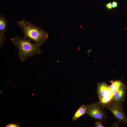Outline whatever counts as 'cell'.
<instances>
[{
	"label": "cell",
	"instance_id": "obj_7",
	"mask_svg": "<svg viewBox=\"0 0 127 127\" xmlns=\"http://www.w3.org/2000/svg\"><path fill=\"white\" fill-rule=\"evenodd\" d=\"M8 28V22L6 18L0 13V33L5 34Z\"/></svg>",
	"mask_w": 127,
	"mask_h": 127
},
{
	"label": "cell",
	"instance_id": "obj_10",
	"mask_svg": "<svg viewBox=\"0 0 127 127\" xmlns=\"http://www.w3.org/2000/svg\"><path fill=\"white\" fill-rule=\"evenodd\" d=\"M6 40V37L5 34L0 33V47L3 45Z\"/></svg>",
	"mask_w": 127,
	"mask_h": 127
},
{
	"label": "cell",
	"instance_id": "obj_9",
	"mask_svg": "<svg viewBox=\"0 0 127 127\" xmlns=\"http://www.w3.org/2000/svg\"><path fill=\"white\" fill-rule=\"evenodd\" d=\"M111 84L110 87L111 90L114 92L119 89L124 84L121 81L119 80H115L111 81Z\"/></svg>",
	"mask_w": 127,
	"mask_h": 127
},
{
	"label": "cell",
	"instance_id": "obj_4",
	"mask_svg": "<svg viewBox=\"0 0 127 127\" xmlns=\"http://www.w3.org/2000/svg\"><path fill=\"white\" fill-rule=\"evenodd\" d=\"M109 110L113 114L119 122L127 124V117L124 111L122 104L112 103L104 107Z\"/></svg>",
	"mask_w": 127,
	"mask_h": 127
},
{
	"label": "cell",
	"instance_id": "obj_14",
	"mask_svg": "<svg viewBox=\"0 0 127 127\" xmlns=\"http://www.w3.org/2000/svg\"><path fill=\"white\" fill-rule=\"evenodd\" d=\"M111 3L112 8H115L118 7V4L116 2L113 1Z\"/></svg>",
	"mask_w": 127,
	"mask_h": 127
},
{
	"label": "cell",
	"instance_id": "obj_11",
	"mask_svg": "<svg viewBox=\"0 0 127 127\" xmlns=\"http://www.w3.org/2000/svg\"><path fill=\"white\" fill-rule=\"evenodd\" d=\"M20 125L19 123L17 124H14L13 123H11L10 124H7L5 127H20Z\"/></svg>",
	"mask_w": 127,
	"mask_h": 127
},
{
	"label": "cell",
	"instance_id": "obj_12",
	"mask_svg": "<svg viewBox=\"0 0 127 127\" xmlns=\"http://www.w3.org/2000/svg\"><path fill=\"white\" fill-rule=\"evenodd\" d=\"M94 127H104L102 124V122L97 120L95 121Z\"/></svg>",
	"mask_w": 127,
	"mask_h": 127
},
{
	"label": "cell",
	"instance_id": "obj_13",
	"mask_svg": "<svg viewBox=\"0 0 127 127\" xmlns=\"http://www.w3.org/2000/svg\"><path fill=\"white\" fill-rule=\"evenodd\" d=\"M105 8L111 10L112 8L111 3L109 2L107 3L105 6Z\"/></svg>",
	"mask_w": 127,
	"mask_h": 127
},
{
	"label": "cell",
	"instance_id": "obj_3",
	"mask_svg": "<svg viewBox=\"0 0 127 127\" xmlns=\"http://www.w3.org/2000/svg\"><path fill=\"white\" fill-rule=\"evenodd\" d=\"M86 114L92 118L102 122H105L107 119L105 108L99 102L87 105Z\"/></svg>",
	"mask_w": 127,
	"mask_h": 127
},
{
	"label": "cell",
	"instance_id": "obj_2",
	"mask_svg": "<svg viewBox=\"0 0 127 127\" xmlns=\"http://www.w3.org/2000/svg\"><path fill=\"white\" fill-rule=\"evenodd\" d=\"M11 41L14 46L17 48V56L22 62L34 56L39 55L42 52L39 47L28 39L21 38L16 35L11 38Z\"/></svg>",
	"mask_w": 127,
	"mask_h": 127
},
{
	"label": "cell",
	"instance_id": "obj_1",
	"mask_svg": "<svg viewBox=\"0 0 127 127\" xmlns=\"http://www.w3.org/2000/svg\"><path fill=\"white\" fill-rule=\"evenodd\" d=\"M24 33L23 38L31 41L38 47H40L48 37L47 32L40 27L29 21L23 20L16 22Z\"/></svg>",
	"mask_w": 127,
	"mask_h": 127
},
{
	"label": "cell",
	"instance_id": "obj_5",
	"mask_svg": "<svg viewBox=\"0 0 127 127\" xmlns=\"http://www.w3.org/2000/svg\"><path fill=\"white\" fill-rule=\"evenodd\" d=\"M126 86L124 84L119 89L113 92L112 103L122 104L126 99Z\"/></svg>",
	"mask_w": 127,
	"mask_h": 127
},
{
	"label": "cell",
	"instance_id": "obj_8",
	"mask_svg": "<svg viewBox=\"0 0 127 127\" xmlns=\"http://www.w3.org/2000/svg\"><path fill=\"white\" fill-rule=\"evenodd\" d=\"M87 108L86 106L84 104L82 105L79 108L75 113L72 118V120L73 121L77 120L79 117L86 114Z\"/></svg>",
	"mask_w": 127,
	"mask_h": 127
},
{
	"label": "cell",
	"instance_id": "obj_6",
	"mask_svg": "<svg viewBox=\"0 0 127 127\" xmlns=\"http://www.w3.org/2000/svg\"><path fill=\"white\" fill-rule=\"evenodd\" d=\"M97 85V93L99 98L103 97H112L113 92L106 83L104 82L99 83Z\"/></svg>",
	"mask_w": 127,
	"mask_h": 127
}]
</instances>
